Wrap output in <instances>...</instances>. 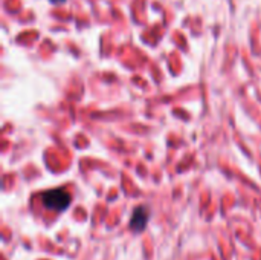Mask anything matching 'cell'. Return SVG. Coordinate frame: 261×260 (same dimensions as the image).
Wrapping results in <instances>:
<instances>
[{"label": "cell", "mask_w": 261, "mask_h": 260, "mask_svg": "<svg viewBox=\"0 0 261 260\" xmlns=\"http://www.w3.org/2000/svg\"><path fill=\"white\" fill-rule=\"evenodd\" d=\"M54 3H60V2H64V0H52Z\"/></svg>", "instance_id": "3957f363"}, {"label": "cell", "mask_w": 261, "mask_h": 260, "mask_svg": "<svg viewBox=\"0 0 261 260\" xmlns=\"http://www.w3.org/2000/svg\"><path fill=\"white\" fill-rule=\"evenodd\" d=\"M148 216H150V211L148 208L145 207H138L133 215H132V219H130V228L136 233H141L145 230L147 227V222H148Z\"/></svg>", "instance_id": "7a4b0ae2"}, {"label": "cell", "mask_w": 261, "mask_h": 260, "mask_svg": "<svg viewBox=\"0 0 261 260\" xmlns=\"http://www.w3.org/2000/svg\"><path fill=\"white\" fill-rule=\"evenodd\" d=\"M70 195L64 188H55L41 195V202L46 208L54 211H63L70 205Z\"/></svg>", "instance_id": "6da1fadb"}]
</instances>
